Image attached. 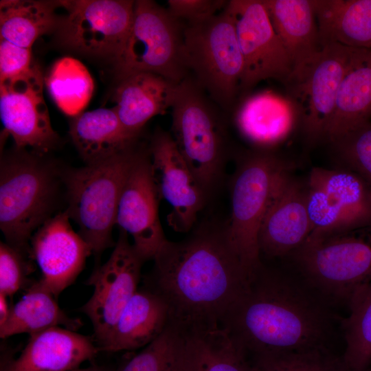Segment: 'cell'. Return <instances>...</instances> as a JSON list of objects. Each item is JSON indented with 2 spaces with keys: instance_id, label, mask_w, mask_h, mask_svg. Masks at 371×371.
Listing matches in <instances>:
<instances>
[{
  "instance_id": "cell-1",
  "label": "cell",
  "mask_w": 371,
  "mask_h": 371,
  "mask_svg": "<svg viewBox=\"0 0 371 371\" xmlns=\"http://www.w3.org/2000/svg\"><path fill=\"white\" fill-rule=\"evenodd\" d=\"M153 260L146 287L165 300L169 324L183 332L221 328L249 276L226 225H203L168 240Z\"/></svg>"
},
{
  "instance_id": "cell-2",
  "label": "cell",
  "mask_w": 371,
  "mask_h": 371,
  "mask_svg": "<svg viewBox=\"0 0 371 371\" xmlns=\"http://www.w3.org/2000/svg\"><path fill=\"white\" fill-rule=\"evenodd\" d=\"M326 302L302 278L262 261L221 328L246 356L328 348L335 317Z\"/></svg>"
},
{
  "instance_id": "cell-3",
  "label": "cell",
  "mask_w": 371,
  "mask_h": 371,
  "mask_svg": "<svg viewBox=\"0 0 371 371\" xmlns=\"http://www.w3.org/2000/svg\"><path fill=\"white\" fill-rule=\"evenodd\" d=\"M54 166L17 148L1 158L0 228L6 243L26 255L32 234L50 218L58 189Z\"/></svg>"
},
{
  "instance_id": "cell-4",
  "label": "cell",
  "mask_w": 371,
  "mask_h": 371,
  "mask_svg": "<svg viewBox=\"0 0 371 371\" xmlns=\"http://www.w3.org/2000/svg\"><path fill=\"white\" fill-rule=\"evenodd\" d=\"M301 278L328 302H344L371 282V227L309 236L292 253Z\"/></svg>"
},
{
  "instance_id": "cell-5",
  "label": "cell",
  "mask_w": 371,
  "mask_h": 371,
  "mask_svg": "<svg viewBox=\"0 0 371 371\" xmlns=\"http://www.w3.org/2000/svg\"><path fill=\"white\" fill-rule=\"evenodd\" d=\"M139 151L133 146L106 161L64 174L66 211L95 255L115 246L112 229L120 194Z\"/></svg>"
},
{
  "instance_id": "cell-6",
  "label": "cell",
  "mask_w": 371,
  "mask_h": 371,
  "mask_svg": "<svg viewBox=\"0 0 371 371\" xmlns=\"http://www.w3.org/2000/svg\"><path fill=\"white\" fill-rule=\"evenodd\" d=\"M183 41L186 63L194 81L221 107L231 108L240 91L244 62L227 7L203 22L186 25Z\"/></svg>"
},
{
  "instance_id": "cell-7",
  "label": "cell",
  "mask_w": 371,
  "mask_h": 371,
  "mask_svg": "<svg viewBox=\"0 0 371 371\" xmlns=\"http://www.w3.org/2000/svg\"><path fill=\"white\" fill-rule=\"evenodd\" d=\"M291 162L273 151L254 149L241 155L231 186V241L249 275L262 264L258 232L281 174Z\"/></svg>"
},
{
  "instance_id": "cell-8",
  "label": "cell",
  "mask_w": 371,
  "mask_h": 371,
  "mask_svg": "<svg viewBox=\"0 0 371 371\" xmlns=\"http://www.w3.org/2000/svg\"><path fill=\"white\" fill-rule=\"evenodd\" d=\"M184 29L181 20L155 1H135L129 35L115 64L120 79L133 73L149 72L175 85L182 82L189 71Z\"/></svg>"
},
{
  "instance_id": "cell-9",
  "label": "cell",
  "mask_w": 371,
  "mask_h": 371,
  "mask_svg": "<svg viewBox=\"0 0 371 371\" xmlns=\"http://www.w3.org/2000/svg\"><path fill=\"white\" fill-rule=\"evenodd\" d=\"M202 90L188 77L177 85L170 134L207 194L221 174L225 147L222 124Z\"/></svg>"
},
{
  "instance_id": "cell-10",
  "label": "cell",
  "mask_w": 371,
  "mask_h": 371,
  "mask_svg": "<svg viewBox=\"0 0 371 371\" xmlns=\"http://www.w3.org/2000/svg\"><path fill=\"white\" fill-rule=\"evenodd\" d=\"M371 49L329 43L315 59L284 85L300 115L301 131L311 146L325 141L341 85L346 74L366 60Z\"/></svg>"
},
{
  "instance_id": "cell-11",
  "label": "cell",
  "mask_w": 371,
  "mask_h": 371,
  "mask_svg": "<svg viewBox=\"0 0 371 371\" xmlns=\"http://www.w3.org/2000/svg\"><path fill=\"white\" fill-rule=\"evenodd\" d=\"M305 182L309 236L371 227V189L356 173L339 166L313 167Z\"/></svg>"
},
{
  "instance_id": "cell-12",
  "label": "cell",
  "mask_w": 371,
  "mask_h": 371,
  "mask_svg": "<svg viewBox=\"0 0 371 371\" xmlns=\"http://www.w3.org/2000/svg\"><path fill=\"white\" fill-rule=\"evenodd\" d=\"M66 14L56 29L60 43L81 54L120 59L131 30L135 1H58Z\"/></svg>"
},
{
  "instance_id": "cell-13",
  "label": "cell",
  "mask_w": 371,
  "mask_h": 371,
  "mask_svg": "<svg viewBox=\"0 0 371 371\" xmlns=\"http://www.w3.org/2000/svg\"><path fill=\"white\" fill-rule=\"evenodd\" d=\"M226 7L234 21L244 62L240 91L245 93L268 79L284 85L292 74V63L262 0H231Z\"/></svg>"
},
{
  "instance_id": "cell-14",
  "label": "cell",
  "mask_w": 371,
  "mask_h": 371,
  "mask_svg": "<svg viewBox=\"0 0 371 371\" xmlns=\"http://www.w3.org/2000/svg\"><path fill=\"white\" fill-rule=\"evenodd\" d=\"M144 262L129 242L128 234L120 229L109 258L87 280V284L93 286L94 290L80 311L92 323L98 346L107 337L137 291Z\"/></svg>"
},
{
  "instance_id": "cell-15",
  "label": "cell",
  "mask_w": 371,
  "mask_h": 371,
  "mask_svg": "<svg viewBox=\"0 0 371 371\" xmlns=\"http://www.w3.org/2000/svg\"><path fill=\"white\" fill-rule=\"evenodd\" d=\"M43 81L36 64L19 76L0 81V116L4 129L16 148L29 146L42 155L59 140L44 100Z\"/></svg>"
},
{
  "instance_id": "cell-16",
  "label": "cell",
  "mask_w": 371,
  "mask_h": 371,
  "mask_svg": "<svg viewBox=\"0 0 371 371\" xmlns=\"http://www.w3.org/2000/svg\"><path fill=\"white\" fill-rule=\"evenodd\" d=\"M148 151L159 198L171 207L168 223L175 232L188 233L203 206L206 193L179 151L170 133L156 130Z\"/></svg>"
},
{
  "instance_id": "cell-17",
  "label": "cell",
  "mask_w": 371,
  "mask_h": 371,
  "mask_svg": "<svg viewBox=\"0 0 371 371\" xmlns=\"http://www.w3.org/2000/svg\"><path fill=\"white\" fill-rule=\"evenodd\" d=\"M159 201L150 155L139 150L120 194L115 225L132 237L144 262L153 260L168 241L159 221Z\"/></svg>"
},
{
  "instance_id": "cell-18",
  "label": "cell",
  "mask_w": 371,
  "mask_h": 371,
  "mask_svg": "<svg viewBox=\"0 0 371 371\" xmlns=\"http://www.w3.org/2000/svg\"><path fill=\"white\" fill-rule=\"evenodd\" d=\"M292 168L280 176L258 232L260 258L289 256L311 233L306 182L296 179Z\"/></svg>"
},
{
  "instance_id": "cell-19",
  "label": "cell",
  "mask_w": 371,
  "mask_h": 371,
  "mask_svg": "<svg viewBox=\"0 0 371 371\" xmlns=\"http://www.w3.org/2000/svg\"><path fill=\"white\" fill-rule=\"evenodd\" d=\"M69 218L66 210L51 217L31 238L32 256L41 271L40 282L56 298L75 281L93 253L74 231Z\"/></svg>"
},
{
  "instance_id": "cell-20",
  "label": "cell",
  "mask_w": 371,
  "mask_h": 371,
  "mask_svg": "<svg viewBox=\"0 0 371 371\" xmlns=\"http://www.w3.org/2000/svg\"><path fill=\"white\" fill-rule=\"evenodd\" d=\"M241 135L255 149L273 151L301 129L299 110L287 95L262 90L247 95L235 113Z\"/></svg>"
},
{
  "instance_id": "cell-21",
  "label": "cell",
  "mask_w": 371,
  "mask_h": 371,
  "mask_svg": "<svg viewBox=\"0 0 371 371\" xmlns=\"http://www.w3.org/2000/svg\"><path fill=\"white\" fill-rule=\"evenodd\" d=\"M100 351L87 336L60 326L30 335L16 357H6L0 371H68L92 360Z\"/></svg>"
},
{
  "instance_id": "cell-22",
  "label": "cell",
  "mask_w": 371,
  "mask_h": 371,
  "mask_svg": "<svg viewBox=\"0 0 371 371\" xmlns=\"http://www.w3.org/2000/svg\"><path fill=\"white\" fill-rule=\"evenodd\" d=\"M262 1L273 27L292 63L291 77L297 75L315 59L323 48L315 0Z\"/></svg>"
},
{
  "instance_id": "cell-23",
  "label": "cell",
  "mask_w": 371,
  "mask_h": 371,
  "mask_svg": "<svg viewBox=\"0 0 371 371\" xmlns=\"http://www.w3.org/2000/svg\"><path fill=\"white\" fill-rule=\"evenodd\" d=\"M169 323V309L158 294L144 287L137 289L122 312L100 350L120 352L146 346Z\"/></svg>"
},
{
  "instance_id": "cell-24",
  "label": "cell",
  "mask_w": 371,
  "mask_h": 371,
  "mask_svg": "<svg viewBox=\"0 0 371 371\" xmlns=\"http://www.w3.org/2000/svg\"><path fill=\"white\" fill-rule=\"evenodd\" d=\"M114 109L126 132L137 138L146 122L171 109L175 85L149 72H136L120 79Z\"/></svg>"
},
{
  "instance_id": "cell-25",
  "label": "cell",
  "mask_w": 371,
  "mask_h": 371,
  "mask_svg": "<svg viewBox=\"0 0 371 371\" xmlns=\"http://www.w3.org/2000/svg\"><path fill=\"white\" fill-rule=\"evenodd\" d=\"M69 134L86 165L106 161L133 146L136 140L126 132L114 107L81 113L71 120Z\"/></svg>"
},
{
  "instance_id": "cell-26",
  "label": "cell",
  "mask_w": 371,
  "mask_h": 371,
  "mask_svg": "<svg viewBox=\"0 0 371 371\" xmlns=\"http://www.w3.org/2000/svg\"><path fill=\"white\" fill-rule=\"evenodd\" d=\"M322 46L371 49V0H315Z\"/></svg>"
},
{
  "instance_id": "cell-27",
  "label": "cell",
  "mask_w": 371,
  "mask_h": 371,
  "mask_svg": "<svg viewBox=\"0 0 371 371\" xmlns=\"http://www.w3.org/2000/svg\"><path fill=\"white\" fill-rule=\"evenodd\" d=\"M181 332L178 371H249L243 350L223 329Z\"/></svg>"
},
{
  "instance_id": "cell-28",
  "label": "cell",
  "mask_w": 371,
  "mask_h": 371,
  "mask_svg": "<svg viewBox=\"0 0 371 371\" xmlns=\"http://www.w3.org/2000/svg\"><path fill=\"white\" fill-rule=\"evenodd\" d=\"M82 325L78 319L68 317L59 307L56 297L40 280L32 284L22 298L11 306L9 316L0 326L2 339L63 326L76 331Z\"/></svg>"
},
{
  "instance_id": "cell-29",
  "label": "cell",
  "mask_w": 371,
  "mask_h": 371,
  "mask_svg": "<svg viewBox=\"0 0 371 371\" xmlns=\"http://www.w3.org/2000/svg\"><path fill=\"white\" fill-rule=\"evenodd\" d=\"M58 5V1H1L0 38L31 49L38 37L56 30Z\"/></svg>"
},
{
  "instance_id": "cell-30",
  "label": "cell",
  "mask_w": 371,
  "mask_h": 371,
  "mask_svg": "<svg viewBox=\"0 0 371 371\" xmlns=\"http://www.w3.org/2000/svg\"><path fill=\"white\" fill-rule=\"evenodd\" d=\"M371 122V54L345 76L325 141Z\"/></svg>"
},
{
  "instance_id": "cell-31",
  "label": "cell",
  "mask_w": 371,
  "mask_h": 371,
  "mask_svg": "<svg viewBox=\"0 0 371 371\" xmlns=\"http://www.w3.org/2000/svg\"><path fill=\"white\" fill-rule=\"evenodd\" d=\"M49 93L66 115L76 117L89 103L94 84L86 67L71 57L57 60L45 78Z\"/></svg>"
},
{
  "instance_id": "cell-32",
  "label": "cell",
  "mask_w": 371,
  "mask_h": 371,
  "mask_svg": "<svg viewBox=\"0 0 371 371\" xmlns=\"http://www.w3.org/2000/svg\"><path fill=\"white\" fill-rule=\"evenodd\" d=\"M349 307V315L341 324L345 341L342 358L348 371H365L371 364V282Z\"/></svg>"
},
{
  "instance_id": "cell-33",
  "label": "cell",
  "mask_w": 371,
  "mask_h": 371,
  "mask_svg": "<svg viewBox=\"0 0 371 371\" xmlns=\"http://www.w3.org/2000/svg\"><path fill=\"white\" fill-rule=\"evenodd\" d=\"M245 357L249 371H348L329 348Z\"/></svg>"
},
{
  "instance_id": "cell-34",
  "label": "cell",
  "mask_w": 371,
  "mask_h": 371,
  "mask_svg": "<svg viewBox=\"0 0 371 371\" xmlns=\"http://www.w3.org/2000/svg\"><path fill=\"white\" fill-rule=\"evenodd\" d=\"M182 333L168 323L154 341L116 371H178Z\"/></svg>"
},
{
  "instance_id": "cell-35",
  "label": "cell",
  "mask_w": 371,
  "mask_h": 371,
  "mask_svg": "<svg viewBox=\"0 0 371 371\" xmlns=\"http://www.w3.org/2000/svg\"><path fill=\"white\" fill-rule=\"evenodd\" d=\"M337 166L359 175L371 189V122L328 143Z\"/></svg>"
},
{
  "instance_id": "cell-36",
  "label": "cell",
  "mask_w": 371,
  "mask_h": 371,
  "mask_svg": "<svg viewBox=\"0 0 371 371\" xmlns=\"http://www.w3.org/2000/svg\"><path fill=\"white\" fill-rule=\"evenodd\" d=\"M26 254L8 245L0 243V293L11 297L27 281L32 267Z\"/></svg>"
},
{
  "instance_id": "cell-37",
  "label": "cell",
  "mask_w": 371,
  "mask_h": 371,
  "mask_svg": "<svg viewBox=\"0 0 371 371\" xmlns=\"http://www.w3.org/2000/svg\"><path fill=\"white\" fill-rule=\"evenodd\" d=\"M228 1L223 0H168V10L187 24L203 22L224 9Z\"/></svg>"
},
{
  "instance_id": "cell-38",
  "label": "cell",
  "mask_w": 371,
  "mask_h": 371,
  "mask_svg": "<svg viewBox=\"0 0 371 371\" xmlns=\"http://www.w3.org/2000/svg\"><path fill=\"white\" fill-rule=\"evenodd\" d=\"M32 65L31 49L0 38V81L20 75Z\"/></svg>"
},
{
  "instance_id": "cell-39",
  "label": "cell",
  "mask_w": 371,
  "mask_h": 371,
  "mask_svg": "<svg viewBox=\"0 0 371 371\" xmlns=\"http://www.w3.org/2000/svg\"><path fill=\"white\" fill-rule=\"evenodd\" d=\"M8 296L0 293V326L7 320L11 307L8 304Z\"/></svg>"
},
{
  "instance_id": "cell-40",
  "label": "cell",
  "mask_w": 371,
  "mask_h": 371,
  "mask_svg": "<svg viewBox=\"0 0 371 371\" xmlns=\"http://www.w3.org/2000/svg\"><path fill=\"white\" fill-rule=\"evenodd\" d=\"M68 371H111L106 368L99 366L97 365H93L88 368H78Z\"/></svg>"
},
{
  "instance_id": "cell-41",
  "label": "cell",
  "mask_w": 371,
  "mask_h": 371,
  "mask_svg": "<svg viewBox=\"0 0 371 371\" xmlns=\"http://www.w3.org/2000/svg\"><path fill=\"white\" fill-rule=\"evenodd\" d=\"M365 371H371V369L370 368H368L367 370H366Z\"/></svg>"
}]
</instances>
